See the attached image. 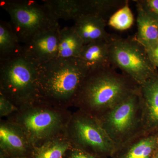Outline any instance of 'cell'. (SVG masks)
<instances>
[{
    "label": "cell",
    "instance_id": "11",
    "mask_svg": "<svg viewBox=\"0 0 158 158\" xmlns=\"http://www.w3.org/2000/svg\"><path fill=\"white\" fill-rule=\"evenodd\" d=\"M144 131L158 133V77L156 75L140 86Z\"/></svg>",
    "mask_w": 158,
    "mask_h": 158
},
{
    "label": "cell",
    "instance_id": "12",
    "mask_svg": "<svg viewBox=\"0 0 158 158\" xmlns=\"http://www.w3.org/2000/svg\"><path fill=\"white\" fill-rule=\"evenodd\" d=\"M158 151V133L144 134L118 148L111 158H153Z\"/></svg>",
    "mask_w": 158,
    "mask_h": 158
},
{
    "label": "cell",
    "instance_id": "13",
    "mask_svg": "<svg viewBox=\"0 0 158 158\" xmlns=\"http://www.w3.org/2000/svg\"><path fill=\"white\" fill-rule=\"evenodd\" d=\"M73 26L84 44L101 40H109L111 36L106 30L103 16L97 15L83 14L74 20Z\"/></svg>",
    "mask_w": 158,
    "mask_h": 158
},
{
    "label": "cell",
    "instance_id": "22",
    "mask_svg": "<svg viewBox=\"0 0 158 158\" xmlns=\"http://www.w3.org/2000/svg\"><path fill=\"white\" fill-rule=\"evenodd\" d=\"M18 109L12 102L5 97L2 94H0V117H9L11 114L16 112Z\"/></svg>",
    "mask_w": 158,
    "mask_h": 158
},
{
    "label": "cell",
    "instance_id": "27",
    "mask_svg": "<svg viewBox=\"0 0 158 158\" xmlns=\"http://www.w3.org/2000/svg\"><path fill=\"white\" fill-rule=\"evenodd\" d=\"M153 158H158V151L157 152L156 154L154 156V157Z\"/></svg>",
    "mask_w": 158,
    "mask_h": 158
},
{
    "label": "cell",
    "instance_id": "18",
    "mask_svg": "<svg viewBox=\"0 0 158 158\" xmlns=\"http://www.w3.org/2000/svg\"><path fill=\"white\" fill-rule=\"evenodd\" d=\"M11 23L0 21V60L15 56L22 50Z\"/></svg>",
    "mask_w": 158,
    "mask_h": 158
},
{
    "label": "cell",
    "instance_id": "26",
    "mask_svg": "<svg viewBox=\"0 0 158 158\" xmlns=\"http://www.w3.org/2000/svg\"><path fill=\"white\" fill-rule=\"evenodd\" d=\"M0 158H7L6 156H5L2 154L0 153Z\"/></svg>",
    "mask_w": 158,
    "mask_h": 158
},
{
    "label": "cell",
    "instance_id": "25",
    "mask_svg": "<svg viewBox=\"0 0 158 158\" xmlns=\"http://www.w3.org/2000/svg\"><path fill=\"white\" fill-rule=\"evenodd\" d=\"M145 50L152 64L158 65V43Z\"/></svg>",
    "mask_w": 158,
    "mask_h": 158
},
{
    "label": "cell",
    "instance_id": "15",
    "mask_svg": "<svg viewBox=\"0 0 158 158\" xmlns=\"http://www.w3.org/2000/svg\"><path fill=\"white\" fill-rule=\"evenodd\" d=\"M137 40L144 48H149L158 43V21L137 2Z\"/></svg>",
    "mask_w": 158,
    "mask_h": 158
},
{
    "label": "cell",
    "instance_id": "14",
    "mask_svg": "<svg viewBox=\"0 0 158 158\" xmlns=\"http://www.w3.org/2000/svg\"><path fill=\"white\" fill-rule=\"evenodd\" d=\"M111 39L98 40L84 45L78 58L89 71L110 67Z\"/></svg>",
    "mask_w": 158,
    "mask_h": 158
},
{
    "label": "cell",
    "instance_id": "8",
    "mask_svg": "<svg viewBox=\"0 0 158 158\" xmlns=\"http://www.w3.org/2000/svg\"><path fill=\"white\" fill-rule=\"evenodd\" d=\"M110 57L112 65L139 86L156 75L146 50L137 40L111 37Z\"/></svg>",
    "mask_w": 158,
    "mask_h": 158
},
{
    "label": "cell",
    "instance_id": "28",
    "mask_svg": "<svg viewBox=\"0 0 158 158\" xmlns=\"http://www.w3.org/2000/svg\"></svg>",
    "mask_w": 158,
    "mask_h": 158
},
{
    "label": "cell",
    "instance_id": "10",
    "mask_svg": "<svg viewBox=\"0 0 158 158\" xmlns=\"http://www.w3.org/2000/svg\"><path fill=\"white\" fill-rule=\"evenodd\" d=\"M60 29L59 24L39 32L23 46L39 65L57 57Z\"/></svg>",
    "mask_w": 158,
    "mask_h": 158
},
{
    "label": "cell",
    "instance_id": "5",
    "mask_svg": "<svg viewBox=\"0 0 158 158\" xmlns=\"http://www.w3.org/2000/svg\"><path fill=\"white\" fill-rule=\"evenodd\" d=\"M96 119L115 144L116 149L145 134L140 87Z\"/></svg>",
    "mask_w": 158,
    "mask_h": 158
},
{
    "label": "cell",
    "instance_id": "16",
    "mask_svg": "<svg viewBox=\"0 0 158 158\" xmlns=\"http://www.w3.org/2000/svg\"><path fill=\"white\" fill-rule=\"evenodd\" d=\"M42 2L57 20H74L80 15L85 14L83 1L44 0Z\"/></svg>",
    "mask_w": 158,
    "mask_h": 158
},
{
    "label": "cell",
    "instance_id": "17",
    "mask_svg": "<svg viewBox=\"0 0 158 158\" xmlns=\"http://www.w3.org/2000/svg\"><path fill=\"white\" fill-rule=\"evenodd\" d=\"M84 43L73 26L65 27L59 31V48L57 57L78 58Z\"/></svg>",
    "mask_w": 158,
    "mask_h": 158
},
{
    "label": "cell",
    "instance_id": "9",
    "mask_svg": "<svg viewBox=\"0 0 158 158\" xmlns=\"http://www.w3.org/2000/svg\"><path fill=\"white\" fill-rule=\"evenodd\" d=\"M34 148L20 128L7 119H1L0 153L7 158H30Z\"/></svg>",
    "mask_w": 158,
    "mask_h": 158
},
{
    "label": "cell",
    "instance_id": "7",
    "mask_svg": "<svg viewBox=\"0 0 158 158\" xmlns=\"http://www.w3.org/2000/svg\"><path fill=\"white\" fill-rule=\"evenodd\" d=\"M65 135L75 147L105 158L110 157L116 150L97 119L81 110L72 114Z\"/></svg>",
    "mask_w": 158,
    "mask_h": 158
},
{
    "label": "cell",
    "instance_id": "19",
    "mask_svg": "<svg viewBox=\"0 0 158 158\" xmlns=\"http://www.w3.org/2000/svg\"><path fill=\"white\" fill-rule=\"evenodd\" d=\"M71 145L65 134H63L34 148L30 158H64Z\"/></svg>",
    "mask_w": 158,
    "mask_h": 158
},
{
    "label": "cell",
    "instance_id": "3",
    "mask_svg": "<svg viewBox=\"0 0 158 158\" xmlns=\"http://www.w3.org/2000/svg\"><path fill=\"white\" fill-rule=\"evenodd\" d=\"M72 113L55 107L39 99L20 106L6 118L23 131L34 148L65 134Z\"/></svg>",
    "mask_w": 158,
    "mask_h": 158
},
{
    "label": "cell",
    "instance_id": "23",
    "mask_svg": "<svg viewBox=\"0 0 158 158\" xmlns=\"http://www.w3.org/2000/svg\"><path fill=\"white\" fill-rule=\"evenodd\" d=\"M64 158H106L85 151L72 145Z\"/></svg>",
    "mask_w": 158,
    "mask_h": 158
},
{
    "label": "cell",
    "instance_id": "21",
    "mask_svg": "<svg viewBox=\"0 0 158 158\" xmlns=\"http://www.w3.org/2000/svg\"><path fill=\"white\" fill-rule=\"evenodd\" d=\"M118 1L88 0L84 1L86 14L97 15L103 16L108 9L115 7Z\"/></svg>",
    "mask_w": 158,
    "mask_h": 158
},
{
    "label": "cell",
    "instance_id": "6",
    "mask_svg": "<svg viewBox=\"0 0 158 158\" xmlns=\"http://www.w3.org/2000/svg\"><path fill=\"white\" fill-rule=\"evenodd\" d=\"M0 6L9 14L20 42L25 44L34 36L59 24L42 3L32 0H2Z\"/></svg>",
    "mask_w": 158,
    "mask_h": 158
},
{
    "label": "cell",
    "instance_id": "20",
    "mask_svg": "<svg viewBox=\"0 0 158 158\" xmlns=\"http://www.w3.org/2000/svg\"><path fill=\"white\" fill-rule=\"evenodd\" d=\"M134 21V15L127 3L111 16L109 25L118 31H125L131 27Z\"/></svg>",
    "mask_w": 158,
    "mask_h": 158
},
{
    "label": "cell",
    "instance_id": "2",
    "mask_svg": "<svg viewBox=\"0 0 158 158\" xmlns=\"http://www.w3.org/2000/svg\"><path fill=\"white\" fill-rule=\"evenodd\" d=\"M139 87L126 76L110 67L89 71L78 92L74 106L97 118Z\"/></svg>",
    "mask_w": 158,
    "mask_h": 158
},
{
    "label": "cell",
    "instance_id": "1",
    "mask_svg": "<svg viewBox=\"0 0 158 158\" xmlns=\"http://www.w3.org/2000/svg\"><path fill=\"white\" fill-rule=\"evenodd\" d=\"M89 71L79 58L56 57L39 65L37 98L63 110L74 106L83 81Z\"/></svg>",
    "mask_w": 158,
    "mask_h": 158
},
{
    "label": "cell",
    "instance_id": "4",
    "mask_svg": "<svg viewBox=\"0 0 158 158\" xmlns=\"http://www.w3.org/2000/svg\"><path fill=\"white\" fill-rule=\"evenodd\" d=\"M39 65L23 47L15 56L0 60V94L17 107L37 99Z\"/></svg>",
    "mask_w": 158,
    "mask_h": 158
},
{
    "label": "cell",
    "instance_id": "24",
    "mask_svg": "<svg viewBox=\"0 0 158 158\" xmlns=\"http://www.w3.org/2000/svg\"><path fill=\"white\" fill-rule=\"evenodd\" d=\"M143 9L158 21V0L138 1Z\"/></svg>",
    "mask_w": 158,
    "mask_h": 158
}]
</instances>
